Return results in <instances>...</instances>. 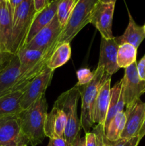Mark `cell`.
Returning a JSON list of instances; mask_svg holds the SVG:
<instances>
[{
  "label": "cell",
  "instance_id": "obj_1",
  "mask_svg": "<svg viewBox=\"0 0 145 146\" xmlns=\"http://www.w3.org/2000/svg\"><path fill=\"white\" fill-rule=\"evenodd\" d=\"M47 110L48 103L45 96L44 95L18 115L21 132L28 140L29 145L36 146L41 143L46 137L44 125L48 113Z\"/></svg>",
  "mask_w": 145,
  "mask_h": 146
},
{
  "label": "cell",
  "instance_id": "obj_2",
  "mask_svg": "<svg viewBox=\"0 0 145 146\" xmlns=\"http://www.w3.org/2000/svg\"><path fill=\"white\" fill-rule=\"evenodd\" d=\"M54 49L51 48L46 52H42L23 47L16 53L20 63V75L13 86L12 92L24 91L28 84L46 67L47 61Z\"/></svg>",
  "mask_w": 145,
  "mask_h": 146
},
{
  "label": "cell",
  "instance_id": "obj_3",
  "mask_svg": "<svg viewBox=\"0 0 145 146\" xmlns=\"http://www.w3.org/2000/svg\"><path fill=\"white\" fill-rule=\"evenodd\" d=\"M80 97V86L75 85L60 95L54 104V106L62 110L66 116L63 138L72 146L80 138V128L82 127L77 111Z\"/></svg>",
  "mask_w": 145,
  "mask_h": 146
},
{
  "label": "cell",
  "instance_id": "obj_4",
  "mask_svg": "<svg viewBox=\"0 0 145 146\" xmlns=\"http://www.w3.org/2000/svg\"><path fill=\"white\" fill-rule=\"evenodd\" d=\"M95 75L92 81L88 84L80 86L81 98V127L85 133L90 132V128L94 127L93 110L95 101L100 89L102 84L112 76L105 71L102 67H97L95 70Z\"/></svg>",
  "mask_w": 145,
  "mask_h": 146
},
{
  "label": "cell",
  "instance_id": "obj_5",
  "mask_svg": "<svg viewBox=\"0 0 145 146\" xmlns=\"http://www.w3.org/2000/svg\"><path fill=\"white\" fill-rule=\"evenodd\" d=\"M101 0H78L66 25L57 38L56 46L71 43L77 34L90 24L91 16Z\"/></svg>",
  "mask_w": 145,
  "mask_h": 146
},
{
  "label": "cell",
  "instance_id": "obj_6",
  "mask_svg": "<svg viewBox=\"0 0 145 146\" xmlns=\"http://www.w3.org/2000/svg\"><path fill=\"white\" fill-rule=\"evenodd\" d=\"M36 14L34 0H24L16 9L12 18V54L24 47Z\"/></svg>",
  "mask_w": 145,
  "mask_h": 146
},
{
  "label": "cell",
  "instance_id": "obj_7",
  "mask_svg": "<svg viewBox=\"0 0 145 146\" xmlns=\"http://www.w3.org/2000/svg\"><path fill=\"white\" fill-rule=\"evenodd\" d=\"M122 81V93L125 106L133 104L145 93V81L141 79L136 68V62L125 69Z\"/></svg>",
  "mask_w": 145,
  "mask_h": 146
},
{
  "label": "cell",
  "instance_id": "obj_8",
  "mask_svg": "<svg viewBox=\"0 0 145 146\" xmlns=\"http://www.w3.org/2000/svg\"><path fill=\"white\" fill-rule=\"evenodd\" d=\"M54 71L48 68L46 66L44 71L31 81L23 94L21 101V106L23 110L31 106L45 93L51 84Z\"/></svg>",
  "mask_w": 145,
  "mask_h": 146
},
{
  "label": "cell",
  "instance_id": "obj_9",
  "mask_svg": "<svg viewBox=\"0 0 145 146\" xmlns=\"http://www.w3.org/2000/svg\"><path fill=\"white\" fill-rule=\"evenodd\" d=\"M62 29L57 15H55L51 23L38 31L32 40L24 47L46 52L51 48L56 47L57 38L59 36Z\"/></svg>",
  "mask_w": 145,
  "mask_h": 146
},
{
  "label": "cell",
  "instance_id": "obj_10",
  "mask_svg": "<svg viewBox=\"0 0 145 146\" xmlns=\"http://www.w3.org/2000/svg\"><path fill=\"white\" fill-rule=\"evenodd\" d=\"M22 133L18 115L0 118V146H28Z\"/></svg>",
  "mask_w": 145,
  "mask_h": 146
},
{
  "label": "cell",
  "instance_id": "obj_11",
  "mask_svg": "<svg viewBox=\"0 0 145 146\" xmlns=\"http://www.w3.org/2000/svg\"><path fill=\"white\" fill-rule=\"evenodd\" d=\"M125 113L126 123L120 138L128 140L138 136L145 119V102L138 99L133 104L126 106Z\"/></svg>",
  "mask_w": 145,
  "mask_h": 146
},
{
  "label": "cell",
  "instance_id": "obj_12",
  "mask_svg": "<svg viewBox=\"0 0 145 146\" xmlns=\"http://www.w3.org/2000/svg\"><path fill=\"white\" fill-rule=\"evenodd\" d=\"M115 4L100 2L95 7L90 18V23L100 31L102 38H113L112 21Z\"/></svg>",
  "mask_w": 145,
  "mask_h": 146
},
{
  "label": "cell",
  "instance_id": "obj_13",
  "mask_svg": "<svg viewBox=\"0 0 145 146\" xmlns=\"http://www.w3.org/2000/svg\"><path fill=\"white\" fill-rule=\"evenodd\" d=\"M119 45L115 37L109 39L101 38L100 50L98 67H102L105 72L112 76L120 69L117 63V56Z\"/></svg>",
  "mask_w": 145,
  "mask_h": 146
},
{
  "label": "cell",
  "instance_id": "obj_14",
  "mask_svg": "<svg viewBox=\"0 0 145 146\" xmlns=\"http://www.w3.org/2000/svg\"><path fill=\"white\" fill-rule=\"evenodd\" d=\"M12 19L8 1L0 3V52L11 53Z\"/></svg>",
  "mask_w": 145,
  "mask_h": 146
},
{
  "label": "cell",
  "instance_id": "obj_15",
  "mask_svg": "<svg viewBox=\"0 0 145 146\" xmlns=\"http://www.w3.org/2000/svg\"><path fill=\"white\" fill-rule=\"evenodd\" d=\"M61 1V0H53L50 2L49 4L44 9L36 14L30 27L24 46L31 41L32 38L38 34V31L51 23L54 17L56 15L58 4Z\"/></svg>",
  "mask_w": 145,
  "mask_h": 146
},
{
  "label": "cell",
  "instance_id": "obj_16",
  "mask_svg": "<svg viewBox=\"0 0 145 146\" xmlns=\"http://www.w3.org/2000/svg\"><path fill=\"white\" fill-rule=\"evenodd\" d=\"M66 125V116L62 110L53 107L49 113H47L44 125L45 136L49 139L63 138Z\"/></svg>",
  "mask_w": 145,
  "mask_h": 146
},
{
  "label": "cell",
  "instance_id": "obj_17",
  "mask_svg": "<svg viewBox=\"0 0 145 146\" xmlns=\"http://www.w3.org/2000/svg\"><path fill=\"white\" fill-rule=\"evenodd\" d=\"M111 76L102 84L95 101L93 110L94 124L105 125L110 100Z\"/></svg>",
  "mask_w": 145,
  "mask_h": 146
},
{
  "label": "cell",
  "instance_id": "obj_18",
  "mask_svg": "<svg viewBox=\"0 0 145 146\" xmlns=\"http://www.w3.org/2000/svg\"><path fill=\"white\" fill-rule=\"evenodd\" d=\"M20 75V63L18 55L13 54L9 64L0 71V93L12 92V88Z\"/></svg>",
  "mask_w": 145,
  "mask_h": 146
},
{
  "label": "cell",
  "instance_id": "obj_19",
  "mask_svg": "<svg viewBox=\"0 0 145 146\" xmlns=\"http://www.w3.org/2000/svg\"><path fill=\"white\" fill-rule=\"evenodd\" d=\"M129 23L123 34L119 36L115 37V39L118 45L123 44H129L135 48H139L141 43L145 39V32L143 27L138 25L130 12L128 11Z\"/></svg>",
  "mask_w": 145,
  "mask_h": 146
},
{
  "label": "cell",
  "instance_id": "obj_20",
  "mask_svg": "<svg viewBox=\"0 0 145 146\" xmlns=\"http://www.w3.org/2000/svg\"><path fill=\"white\" fill-rule=\"evenodd\" d=\"M23 91L9 93L0 98V118L18 115L23 111L21 106Z\"/></svg>",
  "mask_w": 145,
  "mask_h": 146
},
{
  "label": "cell",
  "instance_id": "obj_21",
  "mask_svg": "<svg viewBox=\"0 0 145 146\" xmlns=\"http://www.w3.org/2000/svg\"><path fill=\"white\" fill-rule=\"evenodd\" d=\"M71 57V47L70 43H63L56 46L51 54L46 66L52 71L66 64Z\"/></svg>",
  "mask_w": 145,
  "mask_h": 146
},
{
  "label": "cell",
  "instance_id": "obj_22",
  "mask_svg": "<svg viewBox=\"0 0 145 146\" xmlns=\"http://www.w3.org/2000/svg\"><path fill=\"white\" fill-rule=\"evenodd\" d=\"M137 48L129 44H121L118 46L117 63L119 68H126L136 62Z\"/></svg>",
  "mask_w": 145,
  "mask_h": 146
},
{
  "label": "cell",
  "instance_id": "obj_23",
  "mask_svg": "<svg viewBox=\"0 0 145 146\" xmlns=\"http://www.w3.org/2000/svg\"><path fill=\"white\" fill-rule=\"evenodd\" d=\"M126 123L125 111L119 113L111 121L105 132V137L109 141H116L120 138Z\"/></svg>",
  "mask_w": 145,
  "mask_h": 146
},
{
  "label": "cell",
  "instance_id": "obj_24",
  "mask_svg": "<svg viewBox=\"0 0 145 146\" xmlns=\"http://www.w3.org/2000/svg\"><path fill=\"white\" fill-rule=\"evenodd\" d=\"M122 89V81H119L115 84L110 90V100H109V108L107 114L106 121L104 125V131L107 129L109 123L115 118V115L119 113L118 111V102Z\"/></svg>",
  "mask_w": 145,
  "mask_h": 146
},
{
  "label": "cell",
  "instance_id": "obj_25",
  "mask_svg": "<svg viewBox=\"0 0 145 146\" xmlns=\"http://www.w3.org/2000/svg\"><path fill=\"white\" fill-rule=\"evenodd\" d=\"M75 5V0H61L60 1L56 15L62 29L66 25Z\"/></svg>",
  "mask_w": 145,
  "mask_h": 146
},
{
  "label": "cell",
  "instance_id": "obj_26",
  "mask_svg": "<svg viewBox=\"0 0 145 146\" xmlns=\"http://www.w3.org/2000/svg\"><path fill=\"white\" fill-rule=\"evenodd\" d=\"M78 83L76 85L78 86H82L90 82L95 75V71H91L88 68H82L76 72Z\"/></svg>",
  "mask_w": 145,
  "mask_h": 146
},
{
  "label": "cell",
  "instance_id": "obj_27",
  "mask_svg": "<svg viewBox=\"0 0 145 146\" xmlns=\"http://www.w3.org/2000/svg\"><path fill=\"white\" fill-rule=\"evenodd\" d=\"M140 141L139 136H136L128 140L119 138L118 141L112 142L108 141L105 137V145L106 146H138Z\"/></svg>",
  "mask_w": 145,
  "mask_h": 146
},
{
  "label": "cell",
  "instance_id": "obj_28",
  "mask_svg": "<svg viewBox=\"0 0 145 146\" xmlns=\"http://www.w3.org/2000/svg\"><path fill=\"white\" fill-rule=\"evenodd\" d=\"M92 132L95 134L97 137V142H98V146H106L105 145V135L104 132L103 125H98L93 127Z\"/></svg>",
  "mask_w": 145,
  "mask_h": 146
},
{
  "label": "cell",
  "instance_id": "obj_29",
  "mask_svg": "<svg viewBox=\"0 0 145 146\" xmlns=\"http://www.w3.org/2000/svg\"><path fill=\"white\" fill-rule=\"evenodd\" d=\"M13 54H14L8 52H0V71L9 64Z\"/></svg>",
  "mask_w": 145,
  "mask_h": 146
},
{
  "label": "cell",
  "instance_id": "obj_30",
  "mask_svg": "<svg viewBox=\"0 0 145 146\" xmlns=\"http://www.w3.org/2000/svg\"><path fill=\"white\" fill-rule=\"evenodd\" d=\"M136 68L141 79L145 81V54L138 62H136Z\"/></svg>",
  "mask_w": 145,
  "mask_h": 146
},
{
  "label": "cell",
  "instance_id": "obj_31",
  "mask_svg": "<svg viewBox=\"0 0 145 146\" xmlns=\"http://www.w3.org/2000/svg\"><path fill=\"white\" fill-rule=\"evenodd\" d=\"M85 146H98L97 137L93 132L85 133Z\"/></svg>",
  "mask_w": 145,
  "mask_h": 146
},
{
  "label": "cell",
  "instance_id": "obj_32",
  "mask_svg": "<svg viewBox=\"0 0 145 146\" xmlns=\"http://www.w3.org/2000/svg\"><path fill=\"white\" fill-rule=\"evenodd\" d=\"M47 146H72L68 143L63 138H52L49 140V142Z\"/></svg>",
  "mask_w": 145,
  "mask_h": 146
},
{
  "label": "cell",
  "instance_id": "obj_33",
  "mask_svg": "<svg viewBox=\"0 0 145 146\" xmlns=\"http://www.w3.org/2000/svg\"><path fill=\"white\" fill-rule=\"evenodd\" d=\"M49 0H34V7L37 12H39L49 4Z\"/></svg>",
  "mask_w": 145,
  "mask_h": 146
},
{
  "label": "cell",
  "instance_id": "obj_34",
  "mask_svg": "<svg viewBox=\"0 0 145 146\" xmlns=\"http://www.w3.org/2000/svg\"><path fill=\"white\" fill-rule=\"evenodd\" d=\"M24 1V0H9L8 1L9 8V11L10 14H11V19H12L13 18V16H14V11H15L17 7Z\"/></svg>",
  "mask_w": 145,
  "mask_h": 146
},
{
  "label": "cell",
  "instance_id": "obj_35",
  "mask_svg": "<svg viewBox=\"0 0 145 146\" xmlns=\"http://www.w3.org/2000/svg\"><path fill=\"white\" fill-rule=\"evenodd\" d=\"M72 146H85V137L78 138L76 142L73 144Z\"/></svg>",
  "mask_w": 145,
  "mask_h": 146
},
{
  "label": "cell",
  "instance_id": "obj_36",
  "mask_svg": "<svg viewBox=\"0 0 145 146\" xmlns=\"http://www.w3.org/2000/svg\"><path fill=\"white\" fill-rule=\"evenodd\" d=\"M138 136H139V139L140 140H142V138H144V136H145V119L143 123V125H142V128H141L140 131H139V133Z\"/></svg>",
  "mask_w": 145,
  "mask_h": 146
},
{
  "label": "cell",
  "instance_id": "obj_37",
  "mask_svg": "<svg viewBox=\"0 0 145 146\" xmlns=\"http://www.w3.org/2000/svg\"><path fill=\"white\" fill-rule=\"evenodd\" d=\"M117 0H101V2L102 3H116Z\"/></svg>",
  "mask_w": 145,
  "mask_h": 146
},
{
  "label": "cell",
  "instance_id": "obj_38",
  "mask_svg": "<svg viewBox=\"0 0 145 146\" xmlns=\"http://www.w3.org/2000/svg\"><path fill=\"white\" fill-rule=\"evenodd\" d=\"M9 93H11L10 91H4V92H2V93H0V98H1V96H3L6 95V94H9Z\"/></svg>",
  "mask_w": 145,
  "mask_h": 146
},
{
  "label": "cell",
  "instance_id": "obj_39",
  "mask_svg": "<svg viewBox=\"0 0 145 146\" xmlns=\"http://www.w3.org/2000/svg\"><path fill=\"white\" fill-rule=\"evenodd\" d=\"M143 28H144V32H145V24L143 26Z\"/></svg>",
  "mask_w": 145,
  "mask_h": 146
},
{
  "label": "cell",
  "instance_id": "obj_40",
  "mask_svg": "<svg viewBox=\"0 0 145 146\" xmlns=\"http://www.w3.org/2000/svg\"><path fill=\"white\" fill-rule=\"evenodd\" d=\"M52 1H53V0H49V2H51Z\"/></svg>",
  "mask_w": 145,
  "mask_h": 146
},
{
  "label": "cell",
  "instance_id": "obj_41",
  "mask_svg": "<svg viewBox=\"0 0 145 146\" xmlns=\"http://www.w3.org/2000/svg\"><path fill=\"white\" fill-rule=\"evenodd\" d=\"M3 1H8L9 0H3Z\"/></svg>",
  "mask_w": 145,
  "mask_h": 146
},
{
  "label": "cell",
  "instance_id": "obj_42",
  "mask_svg": "<svg viewBox=\"0 0 145 146\" xmlns=\"http://www.w3.org/2000/svg\"><path fill=\"white\" fill-rule=\"evenodd\" d=\"M75 3H76V1H78V0H75Z\"/></svg>",
  "mask_w": 145,
  "mask_h": 146
},
{
  "label": "cell",
  "instance_id": "obj_43",
  "mask_svg": "<svg viewBox=\"0 0 145 146\" xmlns=\"http://www.w3.org/2000/svg\"><path fill=\"white\" fill-rule=\"evenodd\" d=\"M1 0H0V3H1Z\"/></svg>",
  "mask_w": 145,
  "mask_h": 146
}]
</instances>
